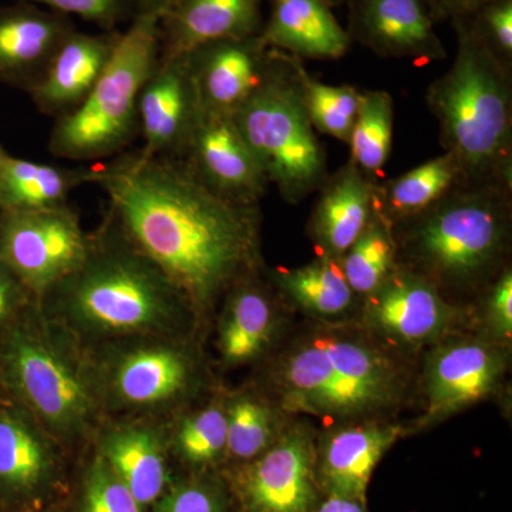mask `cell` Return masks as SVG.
I'll return each mask as SVG.
<instances>
[{"label":"cell","instance_id":"19","mask_svg":"<svg viewBox=\"0 0 512 512\" xmlns=\"http://www.w3.org/2000/svg\"><path fill=\"white\" fill-rule=\"evenodd\" d=\"M215 350L225 369L252 365L274 343L278 315L259 271L239 279L214 313Z\"/></svg>","mask_w":512,"mask_h":512},{"label":"cell","instance_id":"25","mask_svg":"<svg viewBox=\"0 0 512 512\" xmlns=\"http://www.w3.org/2000/svg\"><path fill=\"white\" fill-rule=\"evenodd\" d=\"M73 32L59 15L33 8L0 10V79L26 90Z\"/></svg>","mask_w":512,"mask_h":512},{"label":"cell","instance_id":"6","mask_svg":"<svg viewBox=\"0 0 512 512\" xmlns=\"http://www.w3.org/2000/svg\"><path fill=\"white\" fill-rule=\"evenodd\" d=\"M276 390L289 412L363 416L392 406L403 393L399 367L363 340L319 333L278 363Z\"/></svg>","mask_w":512,"mask_h":512},{"label":"cell","instance_id":"11","mask_svg":"<svg viewBox=\"0 0 512 512\" xmlns=\"http://www.w3.org/2000/svg\"><path fill=\"white\" fill-rule=\"evenodd\" d=\"M92 232L70 207L0 211V261L37 299L79 268L90 251Z\"/></svg>","mask_w":512,"mask_h":512},{"label":"cell","instance_id":"17","mask_svg":"<svg viewBox=\"0 0 512 512\" xmlns=\"http://www.w3.org/2000/svg\"><path fill=\"white\" fill-rule=\"evenodd\" d=\"M261 36L222 40L185 55L200 107L234 114L256 92L271 67Z\"/></svg>","mask_w":512,"mask_h":512},{"label":"cell","instance_id":"16","mask_svg":"<svg viewBox=\"0 0 512 512\" xmlns=\"http://www.w3.org/2000/svg\"><path fill=\"white\" fill-rule=\"evenodd\" d=\"M365 318L383 335L419 345L443 335L454 311L427 276L394 266L366 296Z\"/></svg>","mask_w":512,"mask_h":512},{"label":"cell","instance_id":"40","mask_svg":"<svg viewBox=\"0 0 512 512\" xmlns=\"http://www.w3.org/2000/svg\"><path fill=\"white\" fill-rule=\"evenodd\" d=\"M488 319L495 335L510 339L512 335V274L510 269L495 282L488 299Z\"/></svg>","mask_w":512,"mask_h":512},{"label":"cell","instance_id":"22","mask_svg":"<svg viewBox=\"0 0 512 512\" xmlns=\"http://www.w3.org/2000/svg\"><path fill=\"white\" fill-rule=\"evenodd\" d=\"M402 434L397 426L365 424L335 431L316 448V480L323 495L336 494L366 503L377 464Z\"/></svg>","mask_w":512,"mask_h":512},{"label":"cell","instance_id":"33","mask_svg":"<svg viewBox=\"0 0 512 512\" xmlns=\"http://www.w3.org/2000/svg\"><path fill=\"white\" fill-rule=\"evenodd\" d=\"M394 103L390 93H362L359 111L350 133V163L369 178L382 173L392 150Z\"/></svg>","mask_w":512,"mask_h":512},{"label":"cell","instance_id":"13","mask_svg":"<svg viewBox=\"0 0 512 512\" xmlns=\"http://www.w3.org/2000/svg\"><path fill=\"white\" fill-rule=\"evenodd\" d=\"M92 447L146 512L173 480L167 420L106 417Z\"/></svg>","mask_w":512,"mask_h":512},{"label":"cell","instance_id":"1","mask_svg":"<svg viewBox=\"0 0 512 512\" xmlns=\"http://www.w3.org/2000/svg\"><path fill=\"white\" fill-rule=\"evenodd\" d=\"M94 184L128 241L184 293L202 333L225 293L259 271L258 204L211 190L181 158L124 154L97 165Z\"/></svg>","mask_w":512,"mask_h":512},{"label":"cell","instance_id":"27","mask_svg":"<svg viewBox=\"0 0 512 512\" xmlns=\"http://www.w3.org/2000/svg\"><path fill=\"white\" fill-rule=\"evenodd\" d=\"M175 473H221L227 457L225 390L217 389L167 420Z\"/></svg>","mask_w":512,"mask_h":512},{"label":"cell","instance_id":"41","mask_svg":"<svg viewBox=\"0 0 512 512\" xmlns=\"http://www.w3.org/2000/svg\"><path fill=\"white\" fill-rule=\"evenodd\" d=\"M437 8L453 19H468L493 0H436Z\"/></svg>","mask_w":512,"mask_h":512},{"label":"cell","instance_id":"30","mask_svg":"<svg viewBox=\"0 0 512 512\" xmlns=\"http://www.w3.org/2000/svg\"><path fill=\"white\" fill-rule=\"evenodd\" d=\"M227 457L222 471L242 466L261 456L278 439V413L251 387L225 390Z\"/></svg>","mask_w":512,"mask_h":512},{"label":"cell","instance_id":"9","mask_svg":"<svg viewBox=\"0 0 512 512\" xmlns=\"http://www.w3.org/2000/svg\"><path fill=\"white\" fill-rule=\"evenodd\" d=\"M508 194L504 185H458L410 218V254L444 281L463 284L487 274L507 242Z\"/></svg>","mask_w":512,"mask_h":512},{"label":"cell","instance_id":"4","mask_svg":"<svg viewBox=\"0 0 512 512\" xmlns=\"http://www.w3.org/2000/svg\"><path fill=\"white\" fill-rule=\"evenodd\" d=\"M457 55L431 84L427 103L439 120L447 153L464 184L511 188L512 103L507 66L488 49L473 25L454 19Z\"/></svg>","mask_w":512,"mask_h":512},{"label":"cell","instance_id":"38","mask_svg":"<svg viewBox=\"0 0 512 512\" xmlns=\"http://www.w3.org/2000/svg\"><path fill=\"white\" fill-rule=\"evenodd\" d=\"M39 303L35 293L0 261V339L9 332L29 309Z\"/></svg>","mask_w":512,"mask_h":512},{"label":"cell","instance_id":"26","mask_svg":"<svg viewBox=\"0 0 512 512\" xmlns=\"http://www.w3.org/2000/svg\"><path fill=\"white\" fill-rule=\"evenodd\" d=\"M261 39L289 56L335 60L349 50L350 37L328 0H275Z\"/></svg>","mask_w":512,"mask_h":512},{"label":"cell","instance_id":"21","mask_svg":"<svg viewBox=\"0 0 512 512\" xmlns=\"http://www.w3.org/2000/svg\"><path fill=\"white\" fill-rule=\"evenodd\" d=\"M119 35L70 32L28 92L49 116H64L82 104L109 63Z\"/></svg>","mask_w":512,"mask_h":512},{"label":"cell","instance_id":"20","mask_svg":"<svg viewBox=\"0 0 512 512\" xmlns=\"http://www.w3.org/2000/svg\"><path fill=\"white\" fill-rule=\"evenodd\" d=\"M356 36L384 57L433 62L446 57L424 0H357Z\"/></svg>","mask_w":512,"mask_h":512},{"label":"cell","instance_id":"35","mask_svg":"<svg viewBox=\"0 0 512 512\" xmlns=\"http://www.w3.org/2000/svg\"><path fill=\"white\" fill-rule=\"evenodd\" d=\"M289 57H291L296 82L301 90L303 106L313 128L326 136L349 143L362 93L346 84L330 86V84L318 82L303 69L296 57Z\"/></svg>","mask_w":512,"mask_h":512},{"label":"cell","instance_id":"15","mask_svg":"<svg viewBox=\"0 0 512 512\" xmlns=\"http://www.w3.org/2000/svg\"><path fill=\"white\" fill-rule=\"evenodd\" d=\"M198 111L200 101L185 56H158L138 97L141 153L150 157L183 156Z\"/></svg>","mask_w":512,"mask_h":512},{"label":"cell","instance_id":"39","mask_svg":"<svg viewBox=\"0 0 512 512\" xmlns=\"http://www.w3.org/2000/svg\"><path fill=\"white\" fill-rule=\"evenodd\" d=\"M22 2L47 6L64 15L79 16L109 29L113 28L123 16L126 0H22Z\"/></svg>","mask_w":512,"mask_h":512},{"label":"cell","instance_id":"28","mask_svg":"<svg viewBox=\"0 0 512 512\" xmlns=\"http://www.w3.org/2000/svg\"><path fill=\"white\" fill-rule=\"evenodd\" d=\"M97 165L69 168L33 163L9 156L0 158V211H32L69 204L76 188L94 184Z\"/></svg>","mask_w":512,"mask_h":512},{"label":"cell","instance_id":"14","mask_svg":"<svg viewBox=\"0 0 512 512\" xmlns=\"http://www.w3.org/2000/svg\"><path fill=\"white\" fill-rule=\"evenodd\" d=\"M180 158L202 183L229 200L258 204L268 187L232 114L200 107Z\"/></svg>","mask_w":512,"mask_h":512},{"label":"cell","instance_id":"3","mask_svg":"<svg viewBox=\"0 0 512 512\" xmlns=\"http://www.w3.org/2000/svg\"><path fill=\"white\" fill-rule=\"evenodd\" d=\"M0 390L25 406L76 460L103 423L86 349L36 303L0 339Z\"/></svg>","mask_w":512,"mask_h":512},{"label":"cell","instance_id":"43","mask_svg":"<svg viewBox=\"0 0 512 512\" xmlns=\"http://www.w3.org/2000/svg\"><path fill=\"white\" fill-rule=\"evenodd\" d=\"M174 0H136L138 15L141 13H156L163 16L165 10L170 8Z\"/></svg>","mask_w":512,"mask_h":512},{"label":"cell","instance_id":"12","mask_svg":"<svg viewBox=\"0 0 512 512\" xmlns=\"http://www.w3.org/2000/svg\"><path fill=\"white\" fill-rule=\"evenodd\" d=\"M315 463L308 431H284L261 456L221 471L231 512H313L323 497Z\"/></svg>","mask_w":512,"mask_h":512},{"label":"cell","instance_id":"8","mask_svg":"<svg viewBox=\"0 0 512 512\" xmlns=\"http://www.w3.org/2000/svg\"><path fill=\"white\" fill-rule=\"evenodd\" d=\"M264 82L232 116L268 184L298 202L326 181V153L296 82L291 57L276 53Z\"/></svg>","mask_w":512,"mask_h":512},{"label":"cell","instance_id":"7","mask_svg":"<svg viewBox=\"0 0 512 512\" xmlns=\"http://www.w3.org/2000/svg\"><path fill=\"white\" fill-rule=\"evenodd\" d=\"M160 20L156 13H141L117 37L109 63L86 99L57 117L49 138L53 156L103 160L133 140L138 133V97L160 56Z\"/></svg>","mask_w":512,"mask_h":512},{"label":"cell","instance_id":"37","mask_svg":"<svg viewBox=\"0 0 512 512\" xmlns=\"http://www.w3.org/2000/svg\"><path fill=\"white\" fill-rule=\"evenodd\" d=\"M473 23L488 49L507 66L512 57V0H493L476 13Z\"/></svg>","mask_w":512,"mask_h":512},{"label":"cell","instance_id":"45","mask_svg":"<svg viewBox=\"0 0 512 512\" xmlns=\"http://www.w3.org/2000/svg\"><path fill=\"white\" fill-rule=\"evenodd\" d=\"M5 153H6V151H5V150H3V147H2V146H0V158H2L3 156H5Z\"/></svg>","mask_w":512,"mask_h":512},{"label":"cell","instance_id":"2","mask_svg":"<svg viewBox=\"0 0 512 512\" xmlns=\"http://www.w3.org/2000/svg\"><path fill=\"white\" fill-rule=\"evenodd\" d=\"M83 346L127 336H204L191 303L107 212L79 268L40 298Z\"/></svg>","mask_w":512,"mask_h":512},{"label":"cell","instance_id":"36","mask_svg":"<svg viewBox=\"0 0 512 512\" xmlns=\"http://www.w3.org/2000/svg\"><path fill=\"white\" fill-rule=\"evenodd\" d=\"M148 512H231L222 473H175Z\"/></svg>","mask_w":512,"mask_h":512},{"label":"cell","instance_id":"34","mask_svg":"<svg viewBox=\"0 0 512 512\" xmlns=\"http://www.w3.org/2000/svg\"><path fill=\"white\" fill-rule=\"evenodd\" d=\"M396 251L392 224L375 211L365 231L339 258L355 295L367 296L382 284L396 266Z\"/></svg>","mask_w":512,"mask_h":512},{"label":"cell","instance_id":"23","mask_svg":"<svg viewBox=\"0 0 512 512\" xmlns=\"http://www.w3.org/2000/svg\"><path fill=\"white\" fill-rule=\"evenodd\" d=\"M259 0H174L161 16V57H180L222 40L256 35Z\"/></svg>","mask_w":512,"mask_h":512},{"label":"cell","instance_id":"24","mask_svg":"<svg viewBox=\"0 0 512 512\" xmlns=\"http://www.w3.org/2000/svg\"><path fill=\"white\" fill-rule=\"evenodd\" d=\"M376 181L355 164L326 178L312 214V237L322 254L340 258L375 215Z\"/></svg>","mask_w":512,"mask_h":512},{"label":"cell","instance_id":"18","mask_svg":"<svg viewBox=\"0 0 512 512\" xmlns=\"http://www.w3.org/2000/svg\"><path fill=\"white\" fill-rule=\"evenodd\" d=\"M505 359L500 350L477 340L448 343L431 355L426 373L427 414L450 416L497 389Z\"/></svg>","mask_w":512,"mask_h":512},{"label":"cell","instance_id":"42","mask_svg":"<svg viewBox=\"0 0 512 512\" xmlns=\"http://www.w3.org/2000/svg\"><path fill=\"white\" fill-rule=\"evenodd\" d=\"M313 512H367L366 503L343 495L325 494Z\"/></svg>","mask_w":512,"mask_h":512},{"label":"cell","instance_id":"44","mask_svg":"<svg viewBox=\"0 0 512 512\" xmlns=\"http://www.w3.org/2000/svg\"><path fill=\"white\" fill-rule=\"evenodd\" d=\"M0 512H64V503L45 505V507L15 508V510H0Z\"/></svg>","mask_w":512,"mask_h":512},{"label":"cell","instance_id":"32","mask_svg":"<svg viewBox=\"0 0 512 512\" xmlns=\"http://www.w3.org/2000/svg\"><path fill=\"white\" fill-rule=\"evenodd\" d=\"M64 512H146L90 446L74 460Z\"/></svg>","mask_w":512,"mask_h":512},{"label":"cell","instance_id":"5","mask_svg":"<svg viewBox=\"0 0 512 512\" xmlns=\"http://www.w3.org/2000/svg\"><path fill=\"white\" fill-rule=\"evenodd\" d=\"M84 349L104 417L168 420L218 387L200 336H127Z\"/></svg>","mask_w":512,"mask_h":512},{"label":"cell","instance_id":"31","mask_svg":"<svg viewBox=\"0 0 512 512\" xmlns=\"http://www.w3.org/2000/svg\"><path fill=\"white\" fill-rule=\"evenodd\" d=\"M275 284L305 311L319 316H336L348 311L355 292L350 288L339 258L322 255L311 264L279 269Z\"/></svg>","mask_w":512,"mask_h":512},{"label":"cell","instance_id":"29","mask_svg":"<svg viewBox=\"0 0 512 512\" xmlns=\"http://www.w3.org/2000/svg\"><path fill=\"white\" fill-rule=\"evenodd\" d=\"M464 184L463 173L453 154L444 153L413 168L409 173L376 184L375 210L393 221H407L436 204L444 195Z\"/></svg>","mask_w":512,"mask_h":512},{"label":"cell","instance_id":"10","mask_svg":"<svg viewBox=\"0 0 512 512\" xmlns=\"http://www.w3.org/2000/svg\"><path fill=\"white\" fill-rule=\"evenodd\" d=\"M73 464L43 424L0 390V510L64 503Z\"/></svg>","mask_w":512,"mask_h":512}]
</instances>
